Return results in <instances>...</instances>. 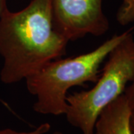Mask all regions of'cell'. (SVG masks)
<instances>
[{
  "label": "cell",
  "instance_id": "1",
  "mask_svg": "<svg viewBox=\"0 0 134 134\" xmlns=\"http://www.w3.org/2000/svg\"><path fill=\"white\" fill-rule=\"evenodd\" d=\"M69 42L54 26L52 0H31L16 12L7 8L0 16L1 81L25 80L64 56Z\"/></svg>",
  "mask_w": 134,
  "mask_h": 134
},
{
  "label": "cell",
  "instance_id": "2",
  "mask_svg": "<svg viewBox=\"0 0 134 134\" xmlns=\"http://www.w3.org/2000/svg\"><path fill=\"white\" fill-rule=\"evenodd\" d=\"M132 29L113 35L90 52L52 60L26 78L28 90L37 98L34 110L43 115H65L69 90L88 82L95 83L100 76L101 63Z\"/></svg>",
  "mask_w": 134,
  "mask_h": 134
},
{
  "label": "cell",
  "instance_id": "3",
  "mask_svg": "<svg viewBox=\"0 0 134 134\" xmlns=\"http://www.w3.org/2000/svg\"><path fill=\"white\" fill-rule=\"evenodd\" d=\"M133 30L108 54L102 72L91 90L67 95V121L83 134H95V124L100 112L124 94L127 83L134 80Z\"/></svg>",
  "mask_w": 134,
  "mask_h": 134
},
{
  "label": "cell",
  "instance_id": "4",
  "mask_svg": "<svg viewBox=\"0 0 134 134\" xmlns=\"http://www.w3.org/2000/svg\"><path fill=\"white\" fill-rule=\"evenodd\" d=\"M52 7L54 26L69 41L100 37L110 28L102 0H52Z\"/></svg>",
  "mask_w": 134,
  "mask_h": 134
},
{
  "label": "cell",
  "instance_id": "5",
  "mask_svg": "<svg viewBox=\"0 0 134 134\" xmlns=\"http://www.w3.org/2000/svg\"><path fill=\"white\" fill-rule=\"evenodd\" d=\"M132 110L125 94L100 112L96 120L95 134H133L130 127Z\"/></svg>",
  "mask_w": 134,
  "mask_h": 134
},
{
  "label": "cell",
  "instance_id": "6",
  "mask_svg": "<svg viewBox=\"0 0 134 134\" xmlns=\"http://www.w3.org/2000/svg\"><path fill=\"white\" fill-rule=\"evenodd\" d=\"M116 19L123 26L134 22V0H122L116 14Z\"/></svg>",
  "mask_w": 134,
  "mask_h": 134
},
{
  "label": "cell",
  "instance_id": "7",
  "mask_svg": "<svg viewBox=\"0 0 134 134\" xmlns=\"http://www.w3.org/2000/svg\"><path fill=\"white\" fill-rule=\"evenodd\" d=\"M50 130H51L50 124L43 123L31 131L19 132L10 128H5V129L0 130V134H46L48 131H50Z\"/></svg>",
  "mask_w": 134,
  "mask_h": 134
},
{
  "label": "cell",
  "instance_id": "8",
  "mask_svg": "<svg viewBox=\"0 0 134 134\" xmlns=\"http://www.w3.org/2000/svg\"><path fill=\"white\" fill-rule=\"evenodd\" d=\"M124 94L127 99L131 110H134V80L130 83L129 86L126 87Z\"/></svg>",
  "mask_w": 134,
  "mask_h": 134
},
{
  "label": "cell",
  "instance_id": "9",
  "mask_svg": "<svg viewBox=\"0 0 134 134\" xmlns=\"http://www.w3.org/2000/svg\"><path fill=\"white\" fill-rule=\"evenodd\" d=\"M7 8H8V6H7V0H0V16L2 15V14ZM0 104H2L5 107H6L8 110H9L10 112H11L13 114L16 115L14 111L11 109V107H10L9 104H8L5 100H3L1 97H0Z\"/></svg>",
  "mask_w": 134,
  "mask_h": 134
},
{
  "label": "cell",
  "instance_id": "10",
  "mask_svg": "<svg viewBox=\"0 0 134 134\" xmlns=\"http://www.w3.org/2000/svg\"><path fill=\"white\" fill-rule=\"evenodd\" d=\"M130 127H131L133 134H134V110H132L131 115H130Z\"/></svg>",
  "mask_w": 134,
  "mask_h": 134
},
{
  "label": "cell",
  "instance_id": "11",
  "mask_svg": "<svg viewBox=\"0 0 134 134\" xmlns=\"http://www.w3.org/2000/svg\"><path fill=\"white\" fill-rule=\"evenodd\" d=\"M53 134H63L62 132H60V131H55V132H54Z\"/></svg>",
  "mask_w": 134,
  "mask_h": 134
}]
</instances>
